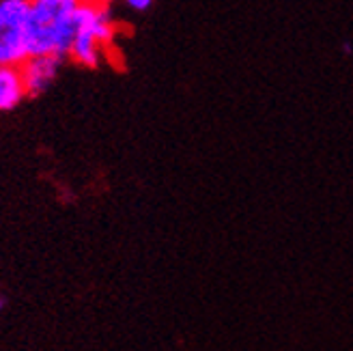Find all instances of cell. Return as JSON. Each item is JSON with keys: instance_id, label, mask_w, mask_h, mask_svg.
Listing matches in <instances>:
<instances>
[{"instance_id": "6da1fadb", "label": "cell", "mask_w": 353, "mask_h": 351, "mask_svg": "<svg viewBox=\"0 0 353 351\" xmlns=\"http://www.w3.org/2000/svg\"><path fill=\"white\" fill-rule=\"evenodd\" d=\"M84 3L86 0H30L32 54L67 59Z\"/></svg>"}, {"instance_id": "7a4b0ae2", "label": "cell", "mask_w": 353, "mask_h": 351, "mask_svg": "<svg viewBox=\"0 0 353 351\" xmlns=\"http://www.w3.org/2000/svg\"><path fill=\"white\" fill-rule=\"evenodd\" d=\"M117 26L108 7L84 3L78 15V30L69 48V61L80 67L95 69L105 59V52L114 43Z\"/></svg>"}, {"instance_id": "3957f363", "label": "cell", "mask_w": 353, "mask_h": 351, "mask_svg": "<svg viewBox=\"0 0 353 351\" xmlns=\"http://www.w3.org/2000/svg\"><path fill=\"white\" fill-rule=\"evenodd\" d=\"M30 57V0H0V65L22 67Z\"/></svg>"}, {"instance_id": "277c9868", "label": "cell", "mask_w": 353, "mask_h": 351, "mask_svg": "<svg viewBox=\"0 0 353 351\" xmlns=\"http://www.w3.org/2000/svg\"><path fill=\"white\" fill-rule=\"evenodd\" d=\"M63 63H65V59H59V57L32 54L20 67L22 76H24V84H26V93L30 97H34V95H41L43 91H48L50 84L57 80Z\"/></svg>"}, {"instance_id": "5b68a950", "label": "cell", "mask_w": 353, "mask_h": 351, "mask_svg": "<svg viewBox=\"0 0 353 351\" xmlns=\"http://www.w3.org/2000/svg\"><path fill=\"white\" fill-rule=\"evenodd\" d=\"M28 97L20 67L0 65V112L17 108Z\"/></svg>"}, {"instance_id": "8992f818", "label": "cell", "mask_w": 353, "mask_h": 351, "mask_svg": "<svg viewBox=\"0 0 353 351\" xmlns=\"http://www.w3.org/2000/svg\"><path fill=\"white\" fill-rule=\"evenodd\" d=\"M125 5L132 11H147V9H151L153 0H125Z\"/></svg>"}, {"instance_id": "52a82bcc", "label": "cell", "mask_w": 353, "mask_h": 351, "mask_svg": "<svg viewBox=\"0 0 353 351\" xmlns=\"http://www.w3.org/2000/svg\"><path fill=\"white\" fill-rule=\"evenodd\" d=\"M86 3H91V5H97V7H110L114 0H86Z\"/></svg>"}, {"instance_id": "ba28073f", "label": "cell", "mask_w": 353, "mask_h": 351, "mask_svg": "<svg viewBox=\"0 0 353 351\" xmlns=\"http://www.w3.org/2000/svg\"><path fill=\"white\" fill-rule=\"evenodd\" d=\"M0 308H3V302H0Z\"/></svg>"}]
</instances>
